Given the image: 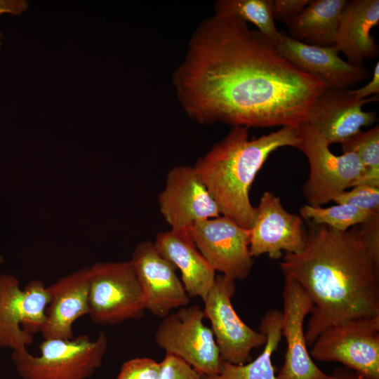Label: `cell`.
I'll return each instance as SVG.
<instances>
[{
    "label": "cell",
    "instance_id": "1",
    "mask_svg": "<svg viewBox=\"0 0 379 379\" xmlns=\"http://www.w3.org/2000/svg\"><path fill=\"white\" fill-rule=\"evenodd\" d=\"M172 84L194 121L248 128L306 124L310 107L326 88L258 30L215 12L192 32Z\"/></svg>",
    "mask_w": 379,
    "mask_h": 379
},
{
    "label": "cell",
    "instance_id": "2",
    "mask_svg": "<svg viewBox=\"0 0 379 379\" xmlns=\"http://www.w3.org/2000/svg\"><path fill=\"white\" fill-rule=\"evenodd\" d=\"M307 222L306 242L279 265L314 304L305 331L307 345L341 322L379 315V262L366 247L358 225L340 232Z\"/></svg>",
    "mask_w": 379,
    "mask_h": 379
},
{
    "label": "cell",
    "instance_id": "3",
    "mask_svg": "<svg viewBox=\"0 0 379 379\" xmlns=\"http://www.w3.org/2000/svg\"><path fill=\"white\" fill-rule=\"evenodd\" d=\"M298 127L284 126L250 139L248 128L232 126L230 132L194 166L222 215L250 230L255 207L249 191L254 179L273 152L282 147L298 148Z\"/></svg>",
    "mask_w": 379,
    "mask_h": 379
},
{
    "label": "cell",
    "instance_id": "4",
    "mask_svg": "<svg viewBox=\"0 0 379 379\" xmlns=\"http://www.w3.org/2000/svg\"><path fill=\"white\" fill-rule=\"evenodd\" d=\"M107 347L105 333L91 340L86 335L65 340H44L40 354L34 356L27 348L13 350L11 359L23 379H86L101 365Z\"/></svg>",
    "mask_w": 379,
    "mask_h": 379
},
{
    "label": "cell",
    "instance_id": "5",
    "mask_svg": "<svg viewBox=\"0 0 379 379\" xmlns=\"http://www.w3.org/2000/svg\"><path fill=\"white\" fill-rule=\"evenodd\" d=\"M88 284V315L95 324L114 326L144 316V296L130 260L94 263Z\"/></svg>",
    "mask_w": 379,
    "mask_h": 379
},
{
    "label": "cell",
    "instance_id": "6",
    "mask_svg": "<svg viewBox=\"0 0 379 379\" xmlns=\"http://www.w3.org/2000/svg\"><path fill=\"white\" fill-rule=\"evenodd\" d=\"M298 148L306 156L310 174L302 187V194L309 205L321 206L346 189L354 186L364 171L354 152L333 154L327 141L317 129L305 124L298 126Z\"/></svg>",
    "mask_w": 379,
    "mask_h": 379
},
{
    "label": "cell",
    "instance_id": "7",
    "mask_svg": "<svg viewBox=\"0 0 379 379\" xmlns=\"http://www.w3.org/2000/svg\"><path fill=\"white\" fill-rule=\"evenodd\" d=\"M310 354L335 361L371 379H379V315L332 326L316 338Z\"/></svg>",
    "mask_w": 379,
    "mask_h": 379
},
{
    "label": "cell",
    "instance_id": "8",
    "mask_svg": "<svg viewBox=\"0 0 379 379\" xmlns=\"http://www.w3.org/2000/svg\"><path fill=\"white\" fill-rule=\"evenodd\" d=\"M50 296L44 282L31 280L23 289L12 274H0V348L17 350L33 343L46 320Z\"/></svg>",
    "mask_w": 379,
    "mask_h": 379
},
{
    "label": "cell",
    "instance_id": "9",
    "mask_svg": "<svg viewBox=\"0 0 379 379\" xmlns=\"http://www.w3.org/2000/svg\"><path fill=\"white\" fill-rule=\"evenodd\" d=\"M194 305L169 314L159 326L155 342L166 353L177 356L202 375L217 374L222 363L213 333Z\"/></svg>",
    "mask_w": 379,
    "mask_h": 379
},
{
    "label": "cell",
    "instance_id": "10",
    "mask_svg": "<svg viewBox=\"0 0 379 379\" xmlns=\"http://www.w3.org/2000/svg\"><path fill=\"white\" fill-rule=\"evenodd\" d=\"M234 293V280L222 274L215 277L203 311L211 321L222 361L241 365L249 362L251 350L265 345L267 338L239 318L232 303Z\"/></svg>",
    "mask_w": 379,
    "mask_h": 379
},
{
    "label": "cell",
    "instance_id": "11",
    "mask_svg": "<svg viewBox=\"0 0 379 379\" xmlns=\"http://www.w3.org/2000/svg\"><path fill=\"white\" fill-rule=\"evenodd\" d=\"M187 229L215 271L234 281L248 277L253 265L249 251L250 230L222 215L196 221Z\"/></svg>",
    "mask_w": 379,
    "mask_h": 379
},
{
    "label": "cell",
    "instance_id": "12",
    "mask_svg": "<svg viewBox=\"0 0 379 379\" xmlns=\"http://www.w3.org/2000/svg\"><path fill=\"white\" fill-rule=\"evenodd\" d=\"M283 300L281 333L286 339V351L276 379H333L315 364L307 350L303 326L305 317L313 311L312 300L288 276H284Z\"/></svg>",
    "mask_w": 379,
    "mask_h": 379
},
{
    "label": "cell",
    "instance_id": "13",
    "mask_svg": "<svg viewBox=\"0 0 379 379\" xmlns=\"http://www.w3.org/2000/svg\"><path fill=\"white\" fill-rule=\"evenodd\" d=\"M306 242V229L300 215L287 211L280 199L271 192H265L255 207V215L250 228L249 251L258 257L267 254L279 259L282 251L301 252Z\"/></svg>",
    "mask_w": 379,
    "mask_h": 379
},
{
    "label": "cell",
    "instance_id": "14",
    "mask_svg": "<svg viewBox=\"0 0 379 379\" xmlns=\"http://www.w3.org/2000/svg\"><path fill=\"white\" fill-rule=\"evenodd\" d=\"M159 210L171 229L221 215L219 208L194 166H176L168 173L158 197Z\"/></svg>",
    "mask_w": 379,
    "mask_h": 379
},
{
    "label": "cell",
    "instance_id": "15",
    "mask_svg": "<svg viewBox=\"0 0 379 379\" xmlns=\"http://www.w3.org/2000/svg\"><path fill=\"white\" fill-rule=\"evenodd\" d=\"M130 261L142 291L145 309L154 315L164 318L172 309L190 303V298L175 273L176 267L159 254L153 242L139 243Z\"/></svg>",
    "mask_w": 379,
    "mask_h": 379
},
{
    "label": "cell",
    "instance_id": "16",
    "mask_svg": "<svg viewBox=\"0 0 379 379\" xmlns=\"http://www.w3.org/2000/svg\"><path fill=\"white\" fill-rule=\"evenodd\" d=\"M376 101L378 95L359 100L350 89L326 88L310 107L306 124L321 133L329 145L343 144L363 126L378 121L375 112L362 109L363 105Z\"/></svg>",
    "mask_w": 379,
    "mask_h": 379
},
{
    "label": "cell",
    "instance_id": "17",
    "mask_svg": "<svg viewBox=\"0 0 379 379\" xmlns=\"http://www.w3.org/2000/svg\"><path fill=\"white\" fill-rule=\"evenodd\" d=\"M276 48L285 59L321 80L326 88L349 90L370 75L362 65L343 60L335 46L310 45L283 34Z\"/></svg>",
    "mask_w": 379,
    "mask_h": 379
},
{
    "label": "cell",
    "instance_id": "18",
    "mask_svg": "<svg viewBox=\"0 0 379 379\" xmlns=\"http://www.w3.org/2000/svg\"><path fill=\"white\" fill-rule=\"evenodd\" d=\"M88 267H81L47 286L50 300L40 331L44 340L74 338V322L88 314Z\"/></svg>",
    "mask_w": 379,
    "mask_h": 379
},
{
    "label": "cell",
    "instance_id": "19",
    "mask_svg": "<svg viewBox=\"0 0 379 379\" xmlns=\"http://www.w3.org/2000/svg\"><path fill=\"white\" fill-rule=\"evenodd\" d=\"M154 245L181 273L189 297L205 300L215 279V271L199 252L187 229H171L156 235Z\"/></svg>",
    "mask_w": 379,
    "mask_h": 379
},
{
    "label": "cell",
    "instance_id": "20",
    "mask_svg": "<svg viewBox=\"0 0 379 379\" xmlns=\"http://www.w3.org/2000/svg\"><path fill=\"white\" fill-rule=\"evenodd\" d=\"M379 23L378 0H350L344 6L338 28L335 47L352 65L378 54V46L371 34Z\"/></svg>",
    "mask_w": 379,
    "mask_h": 379
},
{
    "label": "cell",
    "instance_id": "21",
    "mask_svg": "<svg viewBox=\"0 0 379 379\" xmlns=\"http://www.w3.org/2000/svg\"><path fill=\"white\" fill-rule=\"evenodd\" d=\"M347 0H311L295 17L284 21L290 37L307 44L334 46Z\"/></svg>",
    "mask_w": 379,
    "mask_h": 379
},
{
    "label": "cell",
    "instance_id": "22",
    "mask_svg": "<svg viewBox=\"0 0 379 379\" xmlns=\"http://www.w3.org/2000/svg\"><path fill=\"white\" fill-rule=\"evenodd\" d=\"M281 319L282 312L274 310L262 317L259 331L265 334L267 340L256 359L241 365L222 361L217 374L203 375L204 379H276L272 356L282 338Z\"/></svg>",
    "mask_w": 379,
    "mask_h": 379
},
{
    "label": "cell",
    "instance_id": "23",
    "mask_svg": "<svg viewBox=\"0 0 379 379\" xmlns=\"http://www.w3.org/2000/svg\"><path fill=\"white\" fill-rule=\"evenodd\" d=\"M214 12L234 16L257 30L275 47L283 34L277 28L273 17V0H218Z\"/></svg>",
    "mask_w": 379,
    "mask_h": 379
},
{
    "label": "cell",
    "instance_id": "24",
    "mask_svg": "<svg viewBox=\"0 0 379 379\" xmlns=\"http://www.w3.org/2000/svg\"><path fill=\"white\" fill-rule=\"evenodd\" d=\"M300 217L316 225H324L340 232L367 222L379 213L363 211L353 206L336 204L329 207L306 204L300 210Z\"/></svg>",
    "mask_w": 379,
    "mask_h": 379
},
{
    "label": "cell",
    "instance_id": "25",
    "mask_svg": "<svg viewBox=\"0 0 379 379\" xmlns=\"http://www.w3.org/2000/svg\"><path fill=\"white\" fill-rule=\"evenodd\" d=\"M343 152H354L364 171L354 186L366 185L379 187V126L360 131L343 144Z\"/></svg>",
    "mask_w": 379,
    "mask_h": 379
},
{
    "label": "cell",
    "instance_id": "26",
    "mask_svg": "<svg viewBox=\"0 0 379 379\" xmlns=\"http://www.w3.org/2000/svg\"><path fill=\"white\" fill-rule=\"evenodd\" d=\"M350 191H343L332 201L336 204L353 206L371 213H379V187L366 185L352 187Z\"/></svg>",
    "mask_w": 379,
    "mask_h": 379
},
{
    "label": "cell",
    "instance_id": "27",
    "mask_svg": "<svg viewBox=\"0 0 379 379\" xmlns=\"http://www.w3.org/2000/svg\"><path fill=\"white\" fill-rule=\"evenodd\" d=\"M161 364L152 359L142 357L126 361L116 379H160Z\"/></svg>",
    "mask_w": 379,
    "mask_h": 379
},
{
    "label": "cell",
    "instance_id": "28",
    "mask_svg": "<svg viewBox=\"0 0 379 379\" xmlns=\"http://www.w3.org/2000/svg\"><path fill=\"white\" fill-rule=\"evenodd\" d=\"M160 364V379H204L201 374L173 354L166 353Z\"/></svg>",
    "mask_w": 379,
    "mask_h": 379
},
{
    "label": "cell",
    "instance_id": "29",
    "mask_svg": "<svg viewBox=\"0 0 379 379\" xmlns=\"http://www.w3.org/2000/svg\"><path fill=\"white\" fill-rule=\"evenodd\" d=\"M361 237L375 260L379 262V215L358 225Z\"/></svg>",
    "mask_w": 379,
    "mask_h": 379
},
{
    "label": "cell",
    "instance_id": "30",
    "mask_svg": "<svg viewBox=\"0 0 379 379\" xmlns=\"http://www.w3.org/2000/svg\"><path fill=\"white\" fill-rule=\"evenodd\" d=\"M311 0H273V17L286 21L300 14Z\"/></svg>",
    "mask_w": 379,
    "mask_h": 379
},
{
    "label": "cell",
    "instance_id": "31",
    "mask_svg": "<svg viewBox=\"0 0 379 379\" xmlns=\"http://www.w3.org/2000/svg\"><path fill=\"white\" fill-rule=\"evenodd\" d=\"M357 100H361L378 95L379 93V62H377L371 81L361 88L350 89Z\"/></svg>",
    "mask_w": 379,
    "mask_h": 379
},
{
    "label": "cell",
    "instance_id": "32",
    "mask_svg": "<svg viewBox=\"0 0 379 379\" xmlns=\"http://www.w3.org/2000/svg\"><path fill=\"white\" fill-rule=\"evenodd\" d=\"M25 0H0V15L9 13L14 15L22 14L28 8ZM1 44L0 42V48Z\"/></svg>",
    "mask_w": 379,
    "mask_h": 379
},
{
    "label": "cell",
    "instance_id": "33",
    "mask_svg": "<svg viewBox=\"0 0 379 379\" xmlns=\"http://www.w3.org/2000/svg\"><path fill=\"white\" fill-rule=\"evenodd\" d=\"M331 375L333 379H371L344 366L335 368Z\"/></svg>",
    "mask_w": 379,
    "mask_h": 379
},
{
    "label": "cell",
    "instance_id": "34",
    "mask_svg": "<svg viewBox=\"0 0 379 379\" xmlns=\"http://www.w3.org/2000/svg\"><path fill=\"white\" fill-rule=\"evenodd\" d=\"M4 262V257L0 254V265ZM1 274V273H0Z\"/></svg>",
    "mask_w": 379,
    "mask_h": 379
}]
</instances>
